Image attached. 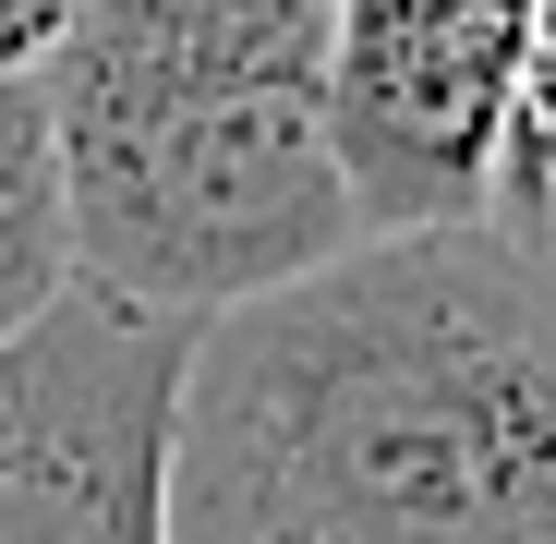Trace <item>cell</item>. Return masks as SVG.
Returning a JSON list of instances; mask_svg holds the SVG:
<instances>
[{"instance_id": "obj_2", "label": "cell", "mask_w": 556, "mask_h": 544, "mask_svg": "<svg viewBox=\"0 0 556 544\" xmlns=\"http://www.w3.org/2000/svg\"><path fill=\"white\" fill-rule=\"evenodd\" d=\"M327 0H98L61 13L37 110L73 291L218 327L363 254L327 157Z\"/></svg>"}, {"instance_id": "obj_5", "label": "cell", "mask_w": 556, "mask_h": 544, "mask_svg": "<svg viewBox=\"0 0 556 544\" xmlns=\"http://www.w3.org/2000/svg\"><path fill=\"white\" fill-rule=\"evenodd\" d=\"M73 303V218H61V157L37 73H0V351L37 339Z\"/></svg>"}, {"instance_id": "obj_3", "label": "cell", "mask_w": 556, "mask_h": 544, "mask_svg": "<svg viewBox=\"0 0 556 544\" xmlns=\"http://www.w3.org/2000/svg\"><path fill=\"white\" fill-rule=\"evenodd\" d=\"M532 13L520 0H376L327 25V157L363 242L484 230Z\"/></svg>"}, {"instance_id": "obj_7", "label": "cell", "mask_w": 556, "mask_h": 544, "mask_svg": "<svg viewBox=\"0 0 556 544\" xmlns=\"http://www.w3.org/2000/svg\"><path fill=\"white\" fill-rule=\"evenodd\" d=\"M61 37V13H37V0H0V73H37Z\"/></svg>"}, {"instance_id": "obj_6", "label": "cell", "mask_w": 556, "mask_h": 544, "mask_svg": "<svg viewBox=\"0 0 556 544\" xmlns=\"http://www.w3.org/2000/svg\"><path fill=\"white\" fill-rule=\"evenodd\" d=\"M484 230L556 279V13H532V49H520V98H508V157H496V206Z\"/></svg>"}, {"instance_id": "obj_1", "label": "cell", "mask_w": 556, "mask_h": 544, "mask_svg": "<svg viewBox=\"0 0 556 544\" xmlns=\"http://www.w3.org/2000/svg\"><path fill=\"white\" fill-rule=\"evenodd\" d=\"M169 544H556V279L447 230L194 327Z\"/></svg>"}, {"instance_id": "obj_4", "label": "cell", "mask_w": 556, "mask_h": 544, "mask_svg": "<svg viewBox=\"0 0 556 544\" xmlns=\"http://www.w3.org/2000/svg\"><path fill=\"white\" fill-rule=\"evenodd\" d=\"M194 327L73 291L0 351V544H169V423Z\"/></svg>"}]
</instances>
